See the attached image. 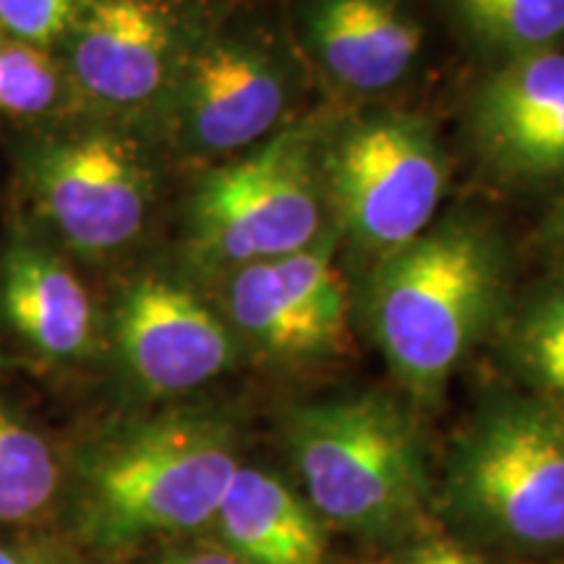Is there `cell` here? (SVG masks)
I'll return each instance as SVG.
<instances>
[{
  "instance_id": "6da1fadb",
  "label": "cell",
  "mask_w": 564,
  "mask_h": 564,
  "mask_svg": "<svg viewBox=\"0 0 564 564\" xmlns=\"http://www.w3.org/2000/svg\"><path fill=\"white\" fill-rule=\"evenodd\" d=\"M238 468L236 429L223 415L181 408L131 421L76 455L70 523L97 552L196 533Z\"/></svg>"
},
{
  "instance_id": "7a4b0ae2",
  "label": "cell",
  "mask_w": 564,
  "mask_h": 564,
  "mask_svg": "<svg viewBox=\"0 0 564 564\" xmlns=\"http://www.w3.org/2000/svg\"><path fill=\"white\" fill-rule=\"evenodd\" d=\"M371 285V329L394 379L434 400L497 314L502 259L476 225H442L392 251Z\"/></svg>"
},
{
  "instance_id": "3957f363",
  "label": "cell",
  "mask_w": 564,
  "mask_h": 564,
  "mask_svg": "<svg viewBox=\"0 0 564 564\" xmlns=\"http://www.w3.org/2000/svg\"><path fill=\"white\" fill-rule=\"evenodd\" d=\"M285 442L306 502L345 531L387 539L426 505L419 429L392 398L369 392L293 408Z\"/></svg>"
},
{
  "instance_id": "277c9868",
  "label": "cell",
  "mask_w": 564,
  "mask_h": 564,
  "mask_svg": "<svg viewBox=\"0 0 564 564\" xmlns=\"http://www.w3.org/2000/svg\"><path fill=\"white\" fill-rule=\"evenodd\" d=\"M465 531L514 552L564 544V408L512 394L478 415L444 484Z\"/></svg>"
},
{
  "instance_id": "5b68a950",
  "label": "cell",
  "mask_w": 564,
  "mask_h": 564,
  "mask_svg": "<svg viewBox=\"0 0 564 564\" xmlns=\"http://www.w3.org/2000/svg\"><path fill=\"white\" fill-rule=\"evenodd\" d=\"M308 131L288 129L212 171L192 204L196 251L257 264L308 249L322 232V192Z\"/></svg>"
},
{
  "instance_id": "8992f818",
  "label": "cell",
  "mask_w": 564,
  "mask_h": 564,
  "mask_svg": "<svg viewBox=\"0 0 564 564\" xmlns=\"http://www.w3.org/2000/svg\"><path fill=\"white\" fill-rule=\"evenodd\" d=\"M324 181L343 228L366 249L392 253L434 220L447 188V162L426 123L384 116L337 141Z\"/></svg>"
},
{
  "instance_id": "52a82bcc",
  "label": "cell",
  "mask_w": 564,
  "mask_h": 564,
  "mask_svg": "<svg viewBox=\"0 0 564 564\" xmlns=\"http://www.w3.org/2000/svg\"><path fill=\"white\" fill-rule=\"evenodd\" d=\"M40 215L84 257H105L137 241L152 204L144 154L116 131H87L53 141L30 162Z\"/></svg>"
},
{
  "instance_id": "ba28073f",
  "label": "cell",
  "mask_w": 564,
  "mask_h": 564,
  "mask_svg": "<svg viewBox=\"0 0 564 564\" xmlns=\"http://www.w3.org/2000/svg\"><path fill=\"white\" fill-rule=\"evenodd\" d=\"M228 314L246 340L280 364H319L350 345V293L333 241L238 267Z\"/></svg>"
},
{
  "instance_id": "9c48e42d",
  "label": "cell",
  "mask_w": 564,
  "mask_h": 564,
  "mask_svg": "<svg viewBox=\"0 0 564 564\" xmlns=\"http://www.w3.org/2000/svg\"><path fill=\"white\" fill-rule=\"evenodd\" d=\"M116 348L131 382L152 398H175L230 369L236 340L220 316L178 282L147 274L116 314Z\"/></svg>"
},
{
  "instance_id": "30bf717a",
  "label": "cell",
  "mask_w": 564,
  "mask_h": 564,
  "mask_svg": "<svg viewBox=\"0 0 564 564\" xmlns=\"http://www.w3.org/2000/svg\"><path fill=\"white\" fill-rule=\"evenodd\" d=\"M288 108V76L249 42L202 47L183 66L173 91V126L183 147L199 154L251 150L272 133Z\"/></svg>"
},
{
  "instance_id": "8fae6325",
  "label": "cell",
  "mask_w": 564,
  "mask_h": 564,
  "mask_svg": "<svg viewBox=\"0 0 564 564\" xmlns=\"http://www.w3.org/2000/svg\"><path fill=\"white\" fill-rule=\"evenodd\" d=\"M68 87L100 108H137L165 87L173 26L154 0H89L68 34Z\"/></svg>"
},
{
  "instance_id": "7c38bea8",
  "label": "cell",
  "mask_w": 564,
  "mask_h": 564,
  "mask_svg": "<svg viewBox=\"0 0 564 564\" xmlns=\"http://www.w3.org/2000/svg\"><path fill=\"white\" fill-rule=\"evenodd\" d=\"M474 123L502 171L528 178L564 171V53L514 55L484 84Z\"/></svg>"
},
{
  "instance_id": "4fadbf2b",
  "label": "cell",
  "mask_w": 564,
  "mask_h": 564,
  "mask_svg": "<svg viewBox=\"0 0 564 564\" xmlns=\"http://www.w3.org/2000/svg\"><path fill=\"white\" fill-rule=\"evenodd\" d=\"M308 37L335 82L377 91L411 70L423 30L398 0H316Z\"/></svg>"
},
{
  "instance_id": "5bb4252c",
  "label": "cell",
  "mask_w": 564,
  "mask_h": 564,
  "mask_svg": "<svg viewBox=\"0 0 564 564\" xmlns=\"http://www.w3.org/2000/svg\"><path fill=\"white\" fill-rule=\"evenodd\" d=\"M0 306L21 340L51 361H79L95 348V306L82 280L55 253L13 246L3 264Z\"/></svg>"
},
{
  "instance_id": "9a60e30c",
  "label": "cell",
  "mask_w": 564,
  "mask_h": 564,
  "mask_svg": "<svg viewBox=\"0 0 564 564\" xmlns=\"http://www.w3.org/2000/svg\"><path fill=\"white\" fill-rule=\"evenodd\" d=\"M212 525L246 564H329L319 514L264 468L236 470Z\"/></svg>"
},
{
  "instance_id": "2e32d148",
  "label": "cell",
  "mask_w": 564,
  "mask_h": 564,
  "mask_svg": "<svg viewBox=\"0 0 564 564\" xmlns=\"http://www.w3.org/2000/svg\"><path fill=\"white\" fill-rule=\"evenodd\" d=\"M63 468L47 436L0 403V528H26L51 518Z\"/></svg>"
},
{
  "instance_id": "e0dca14e",
  "label": "cell",
  "mask_w": 564,
  "mask_h": 564,
  "mask_svg": "<svg viewBox=\"0 0 564 564\" xmlns=\"http://www.w3.org/2000/svg\"><path fill=\"white\" fill-rule=\"evenodd\" d=\"M465 24L514 55L552 51L564 37V0H455Z\"/></svg>"
},
{
  "instance_id": "ac0fdd59",
  "label": "cell",
  "mask_w": 564,
  "mask_h": 564,
  "mask_svg": "<svg viewBox=\"0 0 564 564\" xmlns=\"http://www.w3.org/2000/svg\"><path fill=\"white\" fill-rule=\"evenodd\" d=\"M512 352L535 394L564 408V280L554 282L520 316Z\"/></svg>"
},
{
  "instance_id": "d6986e66",
  "label": "cell",
  "mask_w": 564,
  "mask_h": 564,
  "mask_svg": "<svg viewBox=\"0 0 564 564\" xmlns=\"http://www.w3.org/2000/svg\"><path fill=\"white\" fill-rule=\"evenodd\" d=\"M68 76L45 47L0 42V112L45 116L66 100Z\"/></svg>"
},
{
  "instance_id": "ffe728a7",
  "label": "cell",
  "mask_w": 564,
  "mask_h": 564,
  "mask_svg": "<svg viewBox=\"0 0 564 564\" xmlns=\"http://www.w3.org/2000/svg\"><path fill=\"white\" fill-rule=\"evenodd\" d=\"M89 0H0V26L21 42L47 47L66 40Z\"/></svg>"
},
{
  "instance_id": "44dd1931",
  "label": "cell",
  "mask_w": 564,
  "mask_h": 564,
  "mask_svg": "<svg viewBox=\"0 0 564 564\" xmlns=\"http://www.w3.org/2000/svg\"><path fill=\"white\" fill-rule=\"evenodd\" d=\"M394 564H484L476 554H470L468 549L455 544L447 539H432L423 541V544L413 546L411 552H405Z\"/></svg>"
},
{
  "instance_id": "7402d4cb",
  "label": "cell",
  "mask_w": 564,
  "mask_h": 564,
  "mask_svg": "<svg viewBox=\"0 0 564 564\" xmlns=\"http://www.w3.org/2000/svg\"><path fill=\"white\" fill-rule=\"evenodd\" d=\"M160 564H246L241 556L228 552L223 544L220 546H181L171 549L162 556Z\"/></svg>"
},
{
  "instance_id": "603a6c76",
  "label": "cell",
  "mask_w": 564,
  "mask_h": 564,
  "mask_svg": "<svg viewBox=\"0 0 564 564\" xmlns=\"http://www.w3.org/2000/svg\"><path fill=\"white\" fill-rule=\"evenodd\" d=\"M0 564H45V554L32 549L0 544Z\"/></svg>"
},
{
  "instance_id": "cb8c5ba5",
  "label": "cell",
  "mask_w": 564,
  "mask_h": 564,
  "mask_svg": "<svg viewBox=\"0 0 564 564\" xmlns=\"http://www.w3.org/2000/svg\"><path fill=\"white\" fill-rule=\"evenodd\" d=\"M552 232L560 238V241H564V199L560 202V207H556L552 217Z\"/></svg>"
},
{
  "instance_id": "d4e9b609",
  "label": "cell",
  "mask_w": 564,
  "mask_h": 564,
  "mask_svg": "<svg viewBox=\"0 0 564 564\" xmlns=\"http://www.w3.org/2000/svg\"><path fill=\"white\" fill-rule=\"evenodd\" d=\"M45 564H82V562H74V560H63V556H51V554H45Z\"/></svg>"
},
{
  "instance_id": "484cf974",
  "label": "cell",
  "mask_w": 564,
  "mask_h": 564,
  "mask_svg": "<svg viewBox=\"0 0 564 564\" xmlns=\"http://www.w3.org/2000/svg\"><path fill=\"white\" fill-rule=\"evenodd\" d=\"M0 364H3V358H0Z\"/></svg>"
}]
</instances>
